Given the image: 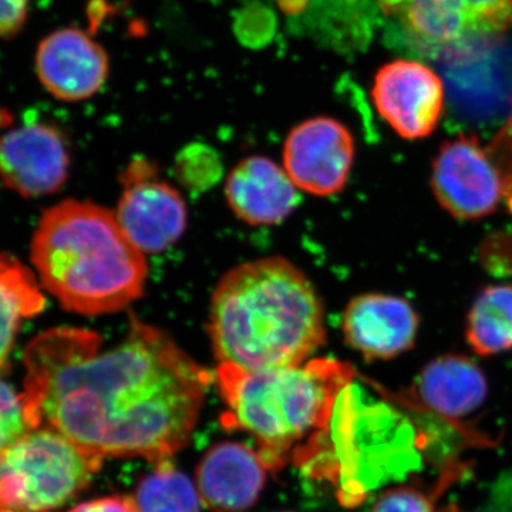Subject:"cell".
Masks as SVG:
<instances>
[{
  "mask_svg": "<svg viewBox=\"0 0 512 512\" xmlns=\"http://www.w3.org/2000/svg\"><path fill=\"white\" fill-rule=\"evenodd\" d=\"M99 333L53 329L26 348L30 430L52 427L80 450L163 463L191 439L214 379L163 330L131 320L103 348Z\"/></svg>",
  "mask_w": 512,
  "mask_h": 512,
  "instance_id": "obj_1",
  "label": "cell"
},
{
  "mask_svg": "<svg viewBox=\"0 0 512 512\" xmlns=\"http://www.w3.org/2000/svg\"><path fill=\"white\" fill-rule=\"evenodd\" d=\"M225 195L229 208L249 225L279 224L301 200L288 173L261 156L245 158L231 171Z\"/></svg>",
  "mask_w": 512,
  "mask_h": 512,
  "instance_id": "obj_14",
  "label": "cell"
},
{
  "mask_svg": "<svg viewBox=\"0 0 512 512\" xmlns=\"http://www.w3.org/2000/svg\"><path fill=\"white\" fill-rule=\"evenodd\" d=\"M306 2L308 0H278L281 9L284 10V13H289V15H296V13L302 12L305 9Z\"/></svg>",
  "mask_w": 512,
  "mask_h": 512,
  "instance_id": "obj_26",
  "label": "cell"
},
{
  "mask_svg": "<svg viewBox=\"0 0 512 512\" xmlns=\"http://www.w3.org/2000/svg\"><path fill=\"white\" fill-rule=\"evenodd\" d=\"M439 512H461L460 508L457 505H448V507L444 508V510H439Z\"/></svg>",
  "mask_w": 512,
  "mask_h": 512,
  "instance_id": "obj_27",
  "label": "cell"
},
{
  "mask_svg": "<svg viewBox=\"0 0 512 512\" xmlns=\"http://www.w3.org/2000/svg\"><path fill=\"white\" fill-rule=\"evenodd\" d=\"M208 332L220 365H301L325 345V312L303 272L271 256L239 265L218 282Z\"/></svg>",
  "mask_w": 512,
  "mask_h": 512,
  "instance_id": "obj_2",
  "label": "cell"
},
{
  "mask_svg": "<svg viewBox=\"0 0 512 512\" xmlns=\"http://www.w3.org/2000/svg\"><path fill=\"white\" fill-rule=\"evenodd\" d=\"M30 0H0V39L18 36L28 19Z\"/></svg>",
  "mask_w": 512,
  "mask_h": 512,
  "instance_id": "obj_24",
  "label": "cell"
},
{
  "mask_svg": "<svg viewBox=\"0 0 512 512\" xmlns=\"http://www.w3.org/2000/svg\"><path fill=\"white\" fill-rule=\"evenodd\" d=\"M121 184L123 192L114 214L128 238L144 254H160L183 237L187 205L173 185L160 180L151 161H131Z\"/></svg>",
  "mask_w": 512,
  "mask_h": 512,
  "instance_id": "obj_6",
  "label": "cell"
},
{
  "mask_svg": "<svg viewBox=\"0 0 512 512\" xmlns=\"http://www.w3.org/2000/svg\"><path fill=\"white\" fill-rule=\"evenodd\" d=\"M32 262L43 288L86 316L123 311L143 295L148 276L146 254L116 214L87 201L66 200L43 214Z\"/></svg>",
  "mask_w": 512,
  "mask_h": 512,
  "instance_id": "obj_3",
  "label": "cell"
},
{
  "mask_svg": "<svg viewBox=\"0 0 512 512\" xmlns=\"http://www.w3.org/2000/svg\"><path fill=\"white\" fill-rule=\"evenodd\" d=\"M52 427H37L0 448V512H49L79 494L99 471Z\"/></svg>",
  "mask_w": 512,
  "mask_h": 512,
  "instance_id": "obj_5",
  "label": "cell"
},
{
  "mask_svg": "<svg viewBox=\"0 0 512 512\" xmlns=\"http://www.w3.org/2000/svg\"><path fill=\"white\" fill-rule=\"evenodd\" d=\"M70 512H136L130 498H121L117 495L113 497L97 498V500L87 501L76 505Z\"/></svg>",
  "mask_w": 512,
  "mask_h": 512,
  "instance_id": "obj_25",
  "label": "cell"
},
{
  "mask_svg": "<svg viewBox=\"0 0 512 512\" xmlns=\"http://www.w3.org/2000/svg\"><path fill=\"white\" fill-rule=\"evenodd\" d=\"M399 10L410 35L431 46L450 45L471 33L467 19L450 0H384Z\"/></svg>",
  "mask_w": 512,
  "mask_h": 512,
  "instance_id": "obj_18",
  "label": "cell"
},
{
  "mask_svg": "<svg viewBox=\"0 0 512 512\" xmlns=\"http://www.w3.org/2000/svg\"><path fill=\"white\" fill-rule=\"evenodd\" d=\"M136 512H200L201 497L190 478L168 461L138 483L130 498Z\"/></svg>",
  "mask_w": 512,
  "mask_h": 512,
  "instance_id": "obj_19",
  "label": "cell"
},
{
  "mask_svg": "<svg viewBox=\"0 0 512 512\" xmlns=\"http://www.w3.org/2000/svg\"><path fill=\"white\" fill-rule=\"evenodd\" d=\"M419 316L400 296L366 293L346 306L342 332L346 343L367 360H390L413 348Z\"/></svg>",
  "mask_w": 512,
  "mask_h": 512,
  "instance_id": "obj_12",
  "label": "cell"
},
{
  "mask_svg": "<svg viewBox=\"0 0 512 512\" xmlns=\"http://www.w3.org/2000/svg\"><path fill=\"white\" fill-rule=\"evenodd\" d=\"M39 82L53 97L69 103L90 99L109 79L104 47L79 28H62L39 43L35 57Z\"/></svg>",
  "mask_w": 512,
  "mask_h": 512,
  "instance_id": "obj_11",
  "label": "cell"
},
{
  "mask_svg": "<svg viewBox=\"0 0 512 512\" xmlns=\"http://www.w3.org/2000/svg\"><path fill=\"white\" fill-rule=\"evenodd\" d=\"M372 512H439L434 495L424 493L410 485H399L384 491Z\"/></svg>",
  "mask_w": 512,
  "mask_h": 512,
  "instance_id": "obj_23",
  "label": "cell"
},
{
  "mask_svg": "<svg viewBox=\"0 0 512 512\" xmlns=\"http://www.w3.org/2000/svg\"><path fill=\"white\" fill-rule=\"evenodd\" d=\"M266 470L256 448L235 441L217 444L198 464L201 501L211 512H245L264 488Z\"/></svg>",
  "mask_w": 512,
  "mask_h": 512,
  "instance_id": "obj_13",
  "label": "cell"
},
{
  "mask_svg": "<svg viewBox=\"0 0 512 512\" xmlns=\"http://www.w3.org/2000/svg\"><path fill=\"white\" fill-rule=\"evenodd\" d=\"M414 396L441 419L460 421L483 407L488 396L487 377L471 357L439 356L421 369Z\"/></svg>",
  "mask_w": 512,
  "mask_h": 512,
  "instance_id": "obj_15",
  "label": "cell"
},
{
  "mask_svg": "<svg viewBox=\"0 0 512 512\" xmlns=\"http://www.w3.org/2000/svg\"><path fill=\"white\" fill-rule=\"evenodd\" d=\"M380 117L406 140L436 130L444 109L443 82L426 64L394 60L377 72L372 89Z\"/></svg>",
  "mask_w": 512,
  "mask_h": 512,
  "instance_id": "obj_9",
  "label": "cell"
},
{
  "mask_svg": "<svg viewBox=\"0 0 512 512\" xmlns=\"http://www.w3.org/2000/svg\"><path fill=\"white\" fill-rule=\"evenodd\" d=\"M70 154L60 128L25 124L0 136V180L22 197L59 191L69 178Z\"/></svg>",
  "mask_w": 512,
  "mask_h": 512,
  "instance_id": "obj_10",
  "label": "cell"
},
{
  "mask_svg": "<svg viewBox=\"0 0 512 512\" xmlns=\"http://www.w3.org/2000/svg\"><path fill=\"white\" fill-rule=\"evenodd\" d=\"M355 140L330 117H313L293 127L284 146L285 171L299 190L318 197L338 194L348 183Z\"/></svg>",
  "mask_w": 512,
  "mask_h": 512,
  "instance_id": "obj_8",
  "label": "cell"
},
{
  "mask_svg": "<svg viewBox=\"0 0 512 512\" xmlns=\"http://www.w3.org/2000/svg\"><path fill=\"white\" fill-rule=\"evenodd\" d=\"M43 308L45 298L32 272L13 256L0 254V369L8 362L22 323Z\"/></svg>",
  "mask_w": 512,
  "mask_h": 512,
  "instance_id": "obj_16",
  "label": "cell"
},
{
  "mask_svg": "<svg viewBox=\"0 0 512 512\" xmlns=\"http://www.w3.org/2000/svg\"><path fill=\"white\" fill-rule=\"evenodd\" d=\"M466 338L478 356L512 349V285L488 286L468 312Z\"/></svg>",
  "mask_w": 512,
  "mask_h": 512,
  "instance_id": "obj_17",
  "label": "cell"
},
{
  "mask_svg": "<svg viewBox=\"0 0 512 512\" xmlns=\"http://www.w3.org/2000/svg\"><path fill=\"white\" fill-rule=\"evenodd\" d=\"M431 187L441 207L458 220H481L504 200V178L477 137L447 141L434 158Z\"/></svg>",
  "mask_w": 512,
  "mask_h": 512,
  "instance_id": "obj_7",
  "label": "cell"
},
{
  "mask_svg": "<svg viewBox=\"0 0 512 512\" xmlns=\"http://www.w3.org/2000/svg\"><path fill=\"white\" fill-rule=\"evenodd\" d=\"M467 19L471 33L504 32L512 28V0H450Z\"/></svg>",
  "mask_w": 512,
  "mask_h": 512,
  "instance_id": "obj_20",
  "label": "cell"
},
{
  "mask_svg": "<svg viewBox=\"0 0 512 512\" xmlns=\"http://www.w3.org/2000/svg\"><path fill=\"white\" fill-rule=\"evenodd\" d=\"M355 379L352 366L330 357L266 370L220 365L222 424L248 433L268 468L288 461L299 466L329 430L339 397Z\"/></svg>",
  "mask_w": 512,
  "mask_h": 512,
  "instance_id": "obj_4",
  "label": "cell"
},
{
  "mask_svg": "<svg viewBox=\"0 0 512 512\" xmlns=\"http://www.w3.org/2000/svg\"><path fill=\"white\" fill-rule=\"evenodd\" d=\"M274 12L259 3H252L239 12L235 20V35L239 42L248 47H262L271 42L275 35Z\"/></svg>",
  "mask_w": 512,
  "mask_h": 512,
  "instance_id": "obj_21",
  "label": "cell"
},
{
  "mask_svg": "<svg viewBox=\"0 0 512 512\" xmlns=\"http://www.w3.org/2000/svg\"><path fill=\"white\" fill-rule=\"evenodd\" d=\"M30 430L23 394L0 379V448L8 446Z\"/></svg>",
  "mask_w": 512,
  "mask_h": 512,
  "instance_id": "obj_22",
  "label": "cell"
}]
</instances>
